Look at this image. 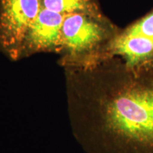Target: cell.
<instances>
[{"label": "cell", "instance_id": "1", "mask_svg": "<svg viewBox=\"0 0 153 153\" xmlns=\"http://www.w3.org/2000/svg\"><path fill=\"white\" fill-rule=\"evenodd\" d=\"M88 129L94 153H153V68L114 57L94 68Z\"/></svg>", "mask_w": 153, "mask_h": 153}, {"label": "cell", "instance_id": "2", "mask_svg": "<svg viewBox=\"0 0 153 153\" xmlns=\"http://www.w3.org/2000/svg\"><path fill=\"white\" fill-rule=\"evenodd\" d=\"M119 31L106 17L85 14L65 15L62 26V47L74 56L79 55L94 69L110 60L109 50Z\"/></svg>", "mask_w": 153, "mask_h": 153}, {"label": "cell", "instance_id": "3", "mask_svg": "<svg viewBox=\"0 0 153 153\" xmlns=\"http://www.w3.org/2000/svg\"><path fill=\"white\" fill-rule=\"evenodd\" d=\"M131 70L153 68V8L123 30H119L109 50Z\"/></svg>", "mask_w": 153, "mask_h": 153}, {"label": "cell", "instance_id": "4", "mask_svg": "<svg viewBox=\"0 0 153 153\" xmlns=\"http://www.w3.org/2000/svg\"><path fill=\"white\" fill-rule=\"evenodd\" d=\"M42 8L41 0H0V43L10 56L20 55L26 33Z\"/></svg>", "mask_w": 153, "mask_h": 153}, {"label": "cell", "instance_id": "5", "mask_svg": "<svg viewBox=\"0 0 153 153\" xmlns=\"http://www.w3.org/2000/svg\"><path fill=\"white\" fill-rule=\"evenodd\" d=\"M64 17L65 15L42 8L26 33L22 52L60 50Z\"/></svg>", "mask_w": 153, "mask_h": 153}, {"label": "cell", "instance_id": "6", "mask_svg": "<svg viewBox=\"0 0 153 153\" xmlns=\"http://www.w3.org/2000/svg\"><path fill=\"white\" fill-rule=\"evenodd\" d=\"M43 8L62 15L85 14L104 17L97 0H41Z\"/></svg>", "mask_w": 153, "mask_h": 153}]
</instances>
